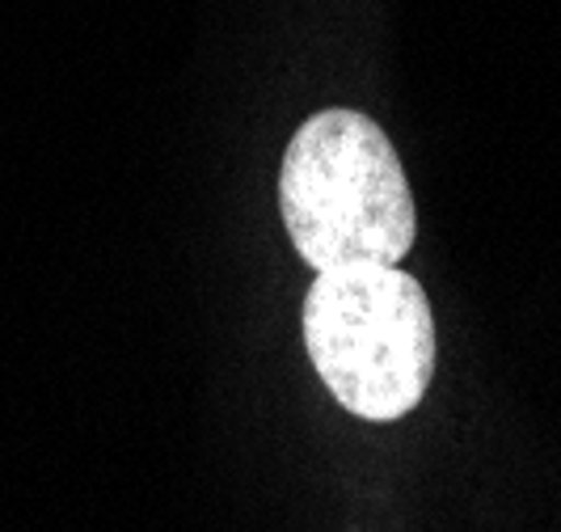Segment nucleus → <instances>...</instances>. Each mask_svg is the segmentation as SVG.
<instances>
[{"label": "nucleus", "mask_w": 561, "mask_h": 532, "mask_svg": "<svg viewBox=\"0 0 561 532\" xmlns=\"http://www.w3.org/2000/svg\"><path fill=\"white\" fill-rule=\"evenodd\" d=\"M279 212L312 271L397 267L419 233L393 140L359 111H321L300 123L283 152Z\"/></svg>", "instance_id": "nucleus-1"}, {"label": "nucleus", "mask_w": 561, "mask_h": 532, "mask_svg": "<svg viewBox=\"0 0 561 532\" xmlns=\"http://www.w3.org/2000/svg\"><path fill=\"white\" fill-rule=\"evenodd\" d=\"M305 347L337 406L367 422L405 419L435 376V317L401 267L317 271Z\"/></svg>", "instance_id": "nucleus-2"}]
</instances>
